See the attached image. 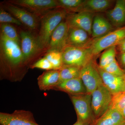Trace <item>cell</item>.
Segmentation results:
<instances>
[{"label":"cell","mask_w":125,"mask_h":125,"mask_svg":"<svg viewBox=\"0 0 125 125\" xmlns=\"http://www.w3.org/2000/svg\"><path fill=\"white\" fill-rule=\"evenodd\" d=\"M122 113L123 117H124V118H125V108H124V109H123V111H122Z\"/></svg>","instance_id":"836d02e7"},{"label":"cell","mask_w":125,"mask_h":125,"mask_svg":"<svg viewBox=\"0 0 125 125\" xmlns=\"http://www.w3.org/2000/svg\"><path fill=\"white\" fill-rule=\"evenodd\" d=\"M44 57L51 63L53 70H60L64 65L62 54L61 52L57 51L47 52Z\"/></svg>","instance_id":"484cf974"},{"label":"cell","mask_w":125,"mask_h":125,"mask_svg":"<svg viewBox=\"0 0 125 125\" xmlns=\"http://www.w3.org/2000/svg\"><path fill=\"white\" fill-rule=\"evenodd\" d=\"M103 84L112 94L125 92V75L119 76L108 73L99 67Z\"/></svg>","instance_id":"9a60e30c"},{"label":"cell","mask_w":125,"mask_h":125,"mask_svg":"<svg viewBox=\"0 0 125 125\" xmlns=\"http://www.w3.org/2000/svg\"><path fill=\"white\" fill-rule=\"evenodd\" d=\"M7 1L23 8L38 17L58 8L57 0H10Z\"/></svg>","instance_id":"9c48e42d"},{"label":"cell","mask_w":125,"mask_h":125,"mask_svg":"<svg viewBox=\"0 0 125 125\" xmlns=\"http://www.w3.org/2000/svg\"><path fill=\"white\" fill-rule=\"evenodd\" d=\"M0 33L10 40L15 41L20 44V37H19L16 30L10 24H0Z\"/></svg>","instance_id":"d4e9b609"},{"label":"cell","mask_w":125,"mask_h":125,"mask_svg":"<svg viewBox=\"0 0 125 125\" xmlns=\"http://www.w3.org/2000/svg\"><path fill=\"white\" fill-rule=\"evenodd\" d=\"M102 69L108 73L114 75L119 76H124L125 75L124 70L121 67L116 59Z\"/></svg>","instance_id":"83f0119b"},{"label":"cell","mask_w":125,"mask_h":125,"mask_svg":"<svg viewBox=\"0 0 125 125\" xmlns=\"http://www.w3.org/2000/svg\"><path fill=\"white\" fill-rule=\"evenodd\" d=\"M81 69V67L75 66L63 65L60 70V83L72 79L80 78Z\"/></svg>","instance_id":"7402d4cb"},{"label":"cell","mask_w":125,"mask_h":125,"mask_svg":"<svg viewBox=\"0 0 125 125\" xmlns=\"http://www.w3.org/2000/svg\"><path fill=\"white\" fill-rule=\"evenodd\" d=\"M20 37L21 47L26 65L28 66L30 62L42 52L46 51L40 46L37 38L34 37L30 32L21 31Z\"/></svg>","instance_id":"ba28073f"},{"label":"cell","mask_w":125,"mask_h":125,"mask_svg":"<svg viewBox=\"0 0 125 125\" xmlns=\"http://www.w3.org/2000/svg\"><path fill=\"white\" fill-rule=\"evenodd\" d=\"M112 94L103 84L92 94V106L96 119L105 114L111 106Z\"/></svg>","instance_id":"52a82bcc"},{"label":"cell","mask_w":125,"mask_h":125,"mask_svg":"<svg viewBox=\"0 0 125 125\" xmlns=\"http://www.w3.org/2000/svg\"><path fill=\"white\" fill-rule=\"evenodd\" d=\"M105 17L95 14L92 27V37L93 39L99 38L116 29Z\"/></svg>","instance_id":"ac0fdd59"},{"label":"cell","mask_w":125,"mask_h":125,"mask_svg":"<svg viewBox=\"0 0 125 125\" xmlns=\"http://www.w3.org/2000/svg\"><path fill=\"white\" fill-rule=\"evenodd\" d=\"M117 55L116 46L110 47L105 50L100 56L99 67L104 68L116 60Z\"/></svg>","instance_id":"603a6c76"},{"label":"cell","mask_w":125,"mask_h":125,"mask_svg":"<svg viewBox=\"0 0 125 125\" xmlns=\"http://www.w3.org/2000/svg\"><path fill=\"white\" fill-rule=\"evenodd\" d=\"M68 13L65 10L57 8L40 17V31L37 38L40 46L46 52L52 34L60 24L65 19Z\"/></svg>","instance_id":"7a4b0ae2"},{"label":"cell","mask_w":125,"mask_h":125,"mask_svg":"<svg viewBox=\"0 0 125 125\" xmlns=\"http://www.w3.org/2000/svg\"><path fill=\"white\" fill-rule=\"evenodd\" d=\"M32 69L37 68L46 71L53 70L51 63L45 57L37 61L31 66Z\"/></svg>","instance_id":"f546056e"},{"label":"cell","mask_w":125,"mask_h":125,"mask_svg":"<svg viewBox=\"0 0 125 125\" xmlns=\"http://www.w3.org/2000/svg\"><path fill=\"white\" fill-rule=\"evenodd\" d=\"M20 44L0 34V64L1 73L5 77L17 79L27 71Z\"/></svg>","instance_id":"6da1fadb"},{"label":"cell","mask_w":125,"mask_h":125,"mask_svg":"<svg viewBox=\"0 0 125 125\" xmlns=\"http://www.w3.org/2000/svg\"><path fill=\"white\" fill-rule=\"evenodd\" d=\"M125 107V92L113 94L111 107L122 113Z\"/></svg>","instance_id":"4316f807"},{"label":"cell","mask_w":125,"mask_h":125,"mask_svg":"<svg viewBox=\"0 0 125 125\" xmlns=\"http://www.w3.org/2000/svg\"><path fill=\"white\" fill-rule=\"evenodd\" d=\"M114 1L112 0H84L78 12L87 11L95 14L106 12L110 9Z\"/></svg>","instance_id":"ffe728a7"},{"label":"cell","mask_w":125,"mask_h":125,"mask_svg":"<svg viewBox=\"0 0 125 125\" xmlns=\"http://www.w3.org/2000/svg\"><path fill=\"white\" fill-rule=\"evenodd\" d=\"M83 0H57L58 8L65 10L69 13H78Z\"/></svg>","instance_id":"cb8c5ba5"},{"label":"cell","mask_w":125,"mask_h":125,"mask_svg":"<svg viewBox=\"0 0 125 125\" xmlns=\"http://www.w3.org/2000/svg\"><path fill=\"white\" fill-rule=\"evenodd\" d=\"M96 58L91 59L81 67L80 71V78L86 88L87 93L91 94L99 86L103 84Z\"/></svg>","instance_id":"277c9868"},{"label":"cell","mask_w":125,"mask_h":125,"mask_svg":"<svg viewBox=\"0 0 125 125\" xmlns=\"http://www.w3.org/2000/svg\"><path fill=\"white\" fill-rule=\"evenodd\" d=\"M52 90L64 92L68 94L69 96L88 93L86 88L80 78L61 82Z\"/></svg>","instance_id":"e0dca14e"},{"label":"cell","mask_w":125,"mask_h":125,"mask_svg":"<svg viewBox=\"0 0 125 125\" xmlns=\"http://www.w3.org/2000/svg\"><path fill=\"white\" fill-rule=\"evenodd\" d=\"M0 24H14L18 25L22 24L19 21L13 17L2 7H1L0 9Z\"/></svg>","instance_id":"f1b7e54d"},{"label":"cell","mask_w":125,"mask_h":125,"mask_svg":"<svg viewBox=\"0 0 125 125\" xmlns=\"http://www.w3.org/2000/svg\"><path fill=\"white\" fill-rule=\"evenodd\" d=\"M106 15L115 28L125 26V0H116L114 7L106 11Z\"/></svg>","instance_id":"2e32d148"},{"label":"cell","mask_w":125,"mask_h":125,"mask_svg":"<svg viewBox=\"0 0 125 125\" xmlns=\"http://www.w3.org/2000/svg\"><path fill=\"white\" fill-rule=\"evenodd\" d=\"M2 7L6 10L23 24L32 30L36 29L38 27V18L22 7L5 1L2 4Z\"/></svg>","instance_id":"30bf717a"},{"label":"cell","mask_w":125,"mask_h":125,"mask_svg":"<svg viewBox=\"0 0 125 125\" xmlns=\"http://www.w3.org/2000/svg\"><path fill=\"white\" fill-rule=\"evenodd\" d=\"M123 69L124 70V71H125V68H123Z\"/></svg>","instance_id":"e575fe53"},{"label":"cell","mask_w":125,"mask_h":125,"mask_svg":"<svg viewBox=\"0 0 125 125\" xmlns=\"http://www.w3.org/2000/svg\"><path fill=\"white\" fill-rule=\"evenodd\" d=\"M95 14L81 11L67 14L65 19L69 27L83 30L92 36V27Z\"/></svg>","instance_id":"7c38bea8"},{"label":"cell","mask_w":125,"mask_h":125,"mask_svg":"<svg viewBox=\"0 0 125 125\" xmlns=\"http://www.w3.org/2000/svg\"><path fill=\"white\" fill-rule=\"evenodd\" d=\"M117 54L125 52V38L122 40L116 46Z\"/></svg>","instance_id":"4dcf8cb0"},{"label":"cell","mask_w":125,"mask_h":125,"mask_svg":"<svg viewBox=\"0 0 125 125\" xmlns=\"http://www.w3.org/2000/svg\"><path fill=\"white\" fill-rule=\"evenodd\" d=\"M125 119L122 113L110 108L105 114L90 125H125Z\"/></svg>","instance_id":"44dd1931"},{"label":"cell","mask_w":125,"mask_h":125,"mask_svg":"<svg viewBox=\"0 0 125 125\" xmlns=\"http://www.w3.org/2000/svg\"><path fill=\"white\" fill-rule=\"evenodd\" d=\"M94 39L83 30L69 27L66 39V46L86 48L90 46Z\"/></svg>","instance_id":"5bb4252c"},{"label":"cell","mask_w":125,"mask_h":125,"mask_svg":"<svg viewBox=\"0 0 125 125\" xmlns=\"http://www.w3.org/2000/svg\"><path fill=\"white\" fill-rule=\"evenodd\" d=\"M125 38V26L114 29L105 36L94 39L89 47L93 55L96 57L100 52L110 47L116 46Z\"/></svg>","instance_id":"5b68a950"},{"label":"cell","mask_w":125,"mask_h":125,"mask_svg":"<svg viewBox=\"0 0 125 125\" xmlns=\"http://www.w3.org/2000/svg\"><path fill=\"white\" fill-rule=\"evenodd\" d=\"M0 123L1 125H39L32 113L24 110H16L11 114L0 113Z\"/></svg>","instance_id":"8fae6325"},{"label":"cell","mask_w":125,"mask_h":125,"mask_svg":"<svg viewBox=\"0 0 125 125\" xmlns=\"http://www.w3.org/2000/svg\"><path fill=\"white\" fill-rule=\"evenodd\" d=\"M117 54L118 63H120L123 68H125V52Z\"/></svg>","instance_id":"1f68e13d"},{"label":"cell","mask_w":125,"mask_h":125,"mask_svg":"<svg viewBox=\"0 0 125 125\" xmlns=\"http://www.w3.org/2000/svg\"><path fill=\"white\" fill-rule=\"evenodd\" d=\"M69 29V25L65 19L57 26L52 34L47 48V52L51 51L62 52L66 45Z\"/></svg>","instance_id":"4fadbf2b"},{"label":"cell","mask_w":125,"mask_h":125,"mask_svg":"<svg viewBox=\"0 0 125 125\" xmlns=\"http://www.w3.org/2000/svg\"><path fill=\"white\" fill-rule=\"evenodd\" d=\"M63 64L80 67L88 62L94 57L89 47L81 48L66 46L62 52Z\"/></svg>","instance_id":"8992f818"},{"label":"cell","mask_w":125,"mask_h":125,"mask_svg":"<svg viewBox=\"0 0 125 125\" xmlns=\"http://www.w3.org/2000/svg\"><path fill=\"white\" fill-rule=\"evenodd\" d=\"M77 115V121L90 125L96 120L92 106V94L70 95Z\"/></svg>","instance_id":"3957f363"},{"label":"cell","mask_w":125,"mask_h":125,"mask_svg":"<svg viewBox=\"0 0 125 125\" xmlns=\"http://www.w3.org/2000/svg\"><path fill=\"white\" fill-rule=\"evenodd\" d=\"M37 80L40 90H52L60 83V70L46 71L39 76Z\"/></svg>","instance_id":"d6986e66"},{"label":"cell","mask_w":125,"mask_h":125,"mask_svg":"<svg viewBox=\"0 0 125 125\" xmlns=\"http://www.w3.org/2000/svg\"><path fill=\"white\" fill-rule=\"evenodd\" d=\"M73 125H89L85 123H83L81 122L77 121Z\"/></svg>","instance_id":"d6a6232c"},{"label":"cell","mask_w":125,"mask_h":125,"mask_svg":"<svg viewBox=\"0 0 125 125\" xmlns=\"http://www.w3.org/2000/svg\"></svg>","instance_id":"d590c367"}]
</instances>
